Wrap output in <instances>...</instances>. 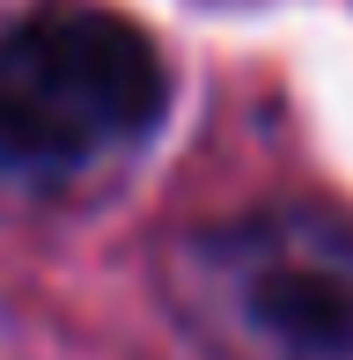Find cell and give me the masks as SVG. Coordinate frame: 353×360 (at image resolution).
Here are the masks:
<instances>
[{
  "label": "cell",
  "mask_w": 353,
  "mask_h": 360,
  "mask_svg": "<svg viewBox=\"0 0 353 360\" xmlns=\"http://www.w3.org/2000/svg\"><path fill=\"white\" fill-rule=\"evenodd\" d=\"M169 309L206 360H353V221L272 206L169 250Z\"/></svg>",
  "instance_id": "obj_1"
},
{
  "label": "cell",
  "mask_w": 353,
  "mask_h": 360,
  "mask_svg": "<svg viewBox=\"0 0 353 360\" xmlns=\"http://www.w3.org/2000/svg\"><path fill=\"white\" fill-rule=\"evenodd\" d=\"M162 110L169 67L155 37L103 0H37L0 30V169H89L140 147Z\"/></svg>",
  "instance_id": "obj_2"
}]
</instances>
